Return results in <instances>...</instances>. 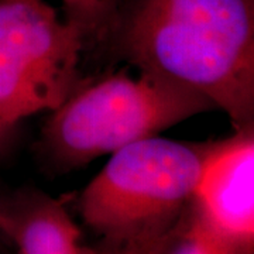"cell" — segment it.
Returning a JSON list of instances; mask_svg holds the SVG:
<instances>
[{
  "instance_id": "1",
  "label": "cell",
  "mask_w": 254,
  "mask_h": 254,
  "mask_svg": "<svg viewBox=\"0 0 254 254\" xmlns=\"http://www.w3.org/2000/svg\"><path fill=\"white\" fill-rule=\"evenodd\" d=\"M95 47L254 125V0H123Z\"/></svg>"
},
{
  "instance_id": "2",
  "label": "cell",
  "mask_w": 254,
  "mask_h": 254,
  "mask_svg": "<svg viewBox=\"0 0 254 254\" xmlns=\"http://www.w3.org/2000/svg\"><path fill=\"white\" fill-rule=\"evenodd\" d=\"M216 109L199 92L126 69L89 78L51 110L36 143L47 171L71 173L100 155L158 136L196 115Z\"/></svg>"
},
{
  "instance_id": "3",
  "label": "cell",
  "mask_w": 254,
  "mask_h": 254,
  "mask_svg": "<svg viewBox=\"0 0 254 254\" xmlns=\"http://www.w3.org/2000/svg\"><path fill=\"white\" fill-rule=\"evenodd\" d=\"M208 143L153 136L115 151L79 196L85 225L112 240L167 233L193 198Z\"/></svg>"
},
{
  "instance_id": "4",
  "label": "cell",
  "mask_w": 254,
  "mask_h": 254,
  "mask_svg": "<svg viewBox=\"0 0 254 254\" xmlns=\"http://www.w3.org/2000/svg\"><path fill=\"white\" fill-rule=\"evenodd\" d=\"M85 48L81 31L47 0H0V138L89 81L81 71Z\"/></svg>"
},
{
  "instance_id": "5",
  "label": "cell",
  "mask_w": 254,
  "mask_h": 254,
  "mask_svg": "<svg viewBox=\"0 0 254 254\" xmlns=\"http://www.w3.org/2000/svg\"><path fill=\"white\" fill-rule=\"evenodd\" d=\"M193 202L247 253H254V125L209 141Z\"/></svg>"
},
{
  "instance_id": "6",
  "label": "cell",
  "mask_w": 254,
  "mask_h": 254,
  "mask_svg": "<svg viewBox=\"0 0 254 254\" xmlns=\"http://www.w3.org/2000/svg\"><path fill=\"white\" fill-rule=\"evenodd\" d=\"M0 236L16 254H89L63 200L36 188L0 198Z\"/></svg>"
},
{
  "instance_id": "7",
  "label": "cell",
  "mask_w": 254,
  "mask_h": 254,
  "mask_svg": "<svg viewBox=\"0 0 254 254\" xmlns=\"http://www.w3.org/2000/svg\"><path fill=\"white\" fill-rule=\"evenodd\" d=\"M163 254H250L232 237L220 232L193 199L170 230Z\"/></svg>"
},
{
  "instance_id": "8",
  "label": "cell",
  "mask_w": 254,
  "mask_h": 254,
  "mask_svg": "<svg viewBox=\"0 0 254 254\" xmlns=\"http://www.w3.org/2000/svg\"><path fill=\"white\" fill-rule=\"evenodd\" d=\"M123 0H61L64 18L81 31L86 47H95Z\"/></svg>"
},
{
  "instance_id": "9",
  "label": "cell",
  "mask_w": 254,
  "mask_h": 254,
  "mask_svg": "<svg viewBox=\"0 0 254 254\" xmlns=\"http://www.w3.org/2000/svg\"><path fill=\"white\" fill-rule=\"evenodd\" d=\"M168 233L170 230L161 235L134 239H100V242L89 247V254H163Z\"/></svg>"
},
{
  "instance_id": "10",
  "label": "cell",
  "mask_w": 254,
  "mask_h": 254,
  "mask_svg": "<svg viewBox=\"0 0 254 254\" xmlns=\"http://www.w3.org/2000/svg\"><path fill=\"white\" fill-rule=\"evenodd\" d=\"M0 254H1V252H0Z\"/></svg>"
}]
</instances>
